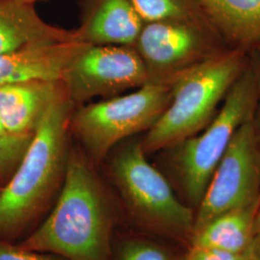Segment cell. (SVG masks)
Segmentation results:
<instances>
[{
  "instance_id": "6da1fadb",
  "label": "cell",
  "mask_w": 260,
  "mask_h": 260,
  "mask_svg": "<svg viewBox=\"0 0 260 260\" xmlns=\"http://www.w3.org/2000/svg\"><path fill=\"white\" fill-rule=\"evenodd\" d=\"M94 167L83 150L71 147L53 210L20 247L67 260H109L111 207Z\"/></svg>"
},
{
  "instance_id": "7a4b0ae2",
  "label": "cell",
  "mask_w": 260,
  "mask_h": 260,
  "mask_svg": "<svg viewBox=\"0 0 260 260\" xmlns=\"http://www.w3.org/2000/svg\"><path fill=\"white\" fill-rule=\"evenodd\" d=\"M75 107L64 88L39 124L15 174L2 188L0 239H19L58 197L72 147L70 121Z\"/></svg>"
},
{
  "instance_id": "3957f363",
  "label": "cell",
  "mask_w": 260,
  "mask_h": 260,
  "mask_svg": "<svg viewBox=\"0 0 260 260\" xmlns=\"http://www.w3.org/2000/svg\"><path fill=\"white\" fill-rule=\"evenodd\" d=\"M256 86L249 67L234 83L212 122L195 136L159 152V170L183 198L198 207L234 133L256 107Z\"/></svg>"
},
{
  "instance_id": "277c9868",
  "label": "cell",
  "mask_w": 260,
  "mask_h": 260,
  "mask_svg": "<svg viewBox=\"0 0 260 260\" xmlns=\"http://www.w3.org/2000/svg\"><path fill=\"white\" fill-rule=\"evenodd\" d=\"M248 67L247 53L230 50L177 77L171 84L169 107L142 138L145 153H155L205 129Z\"/></svg>"
},
{
  "instance_id": "5b68a950",
  "label": "cell",
  "mask_w": 260,
  "mask_h": 260,
  "mask_svg": "<svg viewBox=\"0 0 260 260\" xmlns=\"http://www.w3.org/2000/svg\"><path fill=\"white\" fill-rule=\"evenodd\" d=\"M109 163V174L132 217L154 233L190 239L195 214L176 195L167 177L147 159L142 138L123 141Z\"/></svg>"
},
{
  "instance_id": "8992f818",
  "label": "cell",
  "mask_w": 260,
  "mask_h": 260,
  "mask_svg": "<svg viewBox=\"0 0 260 260\" xmlns=\"http://www.w3.org/2000/svg\"><path fill=\"white\" fill-rule=\"evenodd\" d=\"M172 100V86L147 83L133 93L78 105L71 117V135L96 166L119 143L149 131Z\"/></svg>"
},
{
  "instance_id": "52a82bcc",
  "label": "cell",
  "mask_w": 260,
  "mask_h": 260,
  "mask_svg": "<svg viewBox=\"0 0 260 260\" xmlns=\"http://www.w3.org/2000/svg\"><path fill=\"white\" fill-rule=\"evenodd\" d=\"M148 83H173L182 74L232 50L211 28L183 21L145 22L134 43Z\"/></svg>"
},
{
  "instance_id": "ba28073f",
  "label": "cell",
  "mask_w": 260,
  "mask_h": 260,
  "mask_svg": "<svg viewBox=\"0 0 260 260\" xmlns=\"http://www.w3.org/2000/svg\"><path fill=\"white\" fill-rule=\"evenodd\" d=\"M260 200V141L253 118L236 130L195 214L193 233L215 217Z\"/></svg>"
},
{
  "instance_id": "9c48e42d",
  "label": "cell",
  "mask_w": 260,
  "mask_h": 260,
  "mask_svg": "<svg viewBox=\"0 0 260 260\" xmlns=\"http://www.w3.org/2000/svg\"><path fill=\"white\" fill-rule=\"evenodd\" d=\"M76 106L96 96L110 99L148 83L146 68L134 46H88L62 77Z\"/></svg>"
},
{
  "instance_id": "30bf717a",
  "label": "cell",
  "mask_w": 260,
  "mask_h": 260,
  "mask_svg": "<svg viewBox=\"0 0 260 260\" xmlns=\"http://www.w3.org/2000/svg\"><path fill=\"white\" fill-rule=\"evenodd\" d=\"M90 46L77 41L39 43L0 55V85L61 81L76 56Z\"/></svg>"
},
{
  "instance_id": "8fae6325",
  "label": "cell",
  "mask_w": 260,
  "mask_h": 260,
  "mask_svg": "<svg viewBox=\"0 0 260 260\" xmlns=\"http://www.w3.org/2000/svg\"><path fill=\"white\" fill-rule=\"evenodd\" d=\"M77 41L90 46H133L144 21L131 0H81Z\"/></svg>"
},
{
  "instance_id": "7c38bea8",
  "label": "cell",
  "mask_w": 260,
  "mask_h": 260,
  "mask_svg": "<svg viewBox=\"0 0 260 260\" xmlns=\"http://www.w3.org/2000/svg\"><path fill=\"white\" fill-rule=\"evenodd\" d=\"M63 90L62 81L0 85V121L6 133L34 134L49 106Z\"/></svg>"
},
{
  "instance_id": "4fadbf2b",
  "label": "cell",
  "mask_w": 260,
  "mask_h": 260,
  "mask_svg": "<svg viewBox=\"0 0 260 260\" xmlns=\"http://www.w3.org/2000/svg\"><path fill=\"white\" fill-rule=\"evenodd\" d=\"M217 34L232 50L260 47V0H197Z\"/></svg>"
},
{
  "instance_id": "5bb4252c",
  "label": "cell",
  "mask_w": 260,
  "mask_h": 260,
  "mask_svg": "<svg viewBox=\"0 0 260 260\" xmlns=\"http://www.w3.org/2000/svg\"><path fill=\"white\" fill-rule=\"evenodd\" d=\"M69 41H77L76 30L48 23L35 4L0 0V55L32 44Z\"/></svg>"
},
{
  "instance_id": "9a60e30c",
  "label": "cell",
  "mask_w": 260,
  "mask_h": 260,
  "mask_svg": "<svg viewBox=\"0 0 260 260\" xmlns=\"http://www.w3.org/2000/svg\"><path fill=\"white\" fill-rule=\"evenodd\" d=\"M260 200L215 217L192 233L193 247L243 253L252 241V229Z\"/></svg>"
},
{
  "instance_id": "2e32d148",
  "label": "cell",
  "mask_w": 260,
  "mask_h": 260,
  "mask_svg": "<svg viewBox=\"0 0 260 260\" xmlns=\"http://www.w3.org/2000/svg\"><path fill=\"white\" fill-rule=\"evenodd\" d=\"M131 2L144 23L173 20L214 30L197 0H131Z\"/></svg>"
},
{
  "instance_id": "e0dca14e",
  "label": "cell",
  "mask_w": 260,
  "mask_h": 260,
  "mask_svg": "<svg viewBox=\"0 0 260 260\" xmlns=\"http://www.w3.org/2000/svg\"><path fill=\"white\" fill-rule=\"evenodd\" d=\"M34 134L0 135V187L10 181L24 156Z\"/></svg>"
},
{
  "instance_id": "ac0fdd59",
  "label": "cell",
  "mask_w": 260,
  "mask_h": 260,
  "mask_svg": "<svg viewBox=\"0 0 260 260\" xmlns=\"http://www.w3.org/2000/svg\"><path fill=\"white\" fill-rule=\"evenodd\" d=\"M119 260H172L163 248L149 242L129 241L121 248Z\"/></svg>"
},
{
  "instance_id": "d6986e66",
  "label": "cell",
  "mask_w": 260,
  "mask_h": 260,
  "mask_svg": "<svg viewBox=\"0 0 260 260\" xmlns=\"http://www.w3.org/2000/svg\"><path fill=\"white\" fill-rule=\"evenodd\" d=\"M0 260H67L51 253L31 251L0 239Z\"/></svg>"
},
{
  "instance_id": "ffe728a7",
  "label": "cell",
  "mask_w": 260,
  "mask_h": 260,
  "mask_svg": "<svg viewBox=\"0 0 260 260\" xmlns=\"http://www.w3.org/2000/svg\"><path fill=\"white\" fill-rule=\"evenodd\" d=\"M243 253H233L217 249L192 246L183 260H241Z\"/></svg>"
},
{
  "instance_id": "44dd1931",
  "label": "cell",
  "mask_w": 260,
  "mask_h": 260,
  "mask_svg": "<svg viewBox=\"0 0 260 260\" xmlns=\"http://www.w3.org/2000/svg\"><path fill=\"white\" fill-rule=\"evenodd\" d=\"M249 58V69L253 75L255 86H256V107L253 116V121L257 130L260 141V47L248 53Z\"/></svg>"
},
{
  "instance_id": "7402d4cb",
  "label": "cell",
  "mask_w": 260,
  "mask_h": 260,
  "mask_svg": "<svg viewBox=\"0 0 260 260\" xmlns=\"http://www.w3.org/2000/svg\"><path fill=\"white\" fill-rule=\"evenodd\" d=\"M251 244L260 251V207L253 222Z\"/></svg>"
},
{
  "instance_id": "603a6c76",
  "label": "cell",
  "mask_w": 260,
  "mask_h": 260,
  "mask_svg": "<svg viewBox=\"0 0 260 260\" xmlns=\"http://www.w3.org/2000/svg\"><path fill=\"white\" fill-rule=\"evenodd\" d=\"M241 260H260V251L251 243L250 247L243 253Z\"/></svg>"
},
{
  "instance_id": "cb8c5ba5",
  "label": "cell",
  "mask_w": 260,
  "mask_h": 260,
  "mask_svg": "<svg viewBox=\"0 0 260 260\" xmlns=\"http://www.w3.org/2000/svg\"><path fill=\"white\" fill-rule=\"evenodd\" d=\"M24 3H29V4H36L39 1H45V0H19Z\"/></svg>"
},
{
  "instance_id": "d4e9b609",
  "label": "cell",
  "mask_w": 260,
  "mask_h": 260,
  "mask_svg": "<svg viewBox=\"0 0 260 260\" xmlns=\"http://www.w3.org/2000/svg\"><path fill=\"white\" fill-rule=\"evenodd\" d=\"M4 134H8V133H6V131L4 129V127L0 121V135H4Z\"/></svg>"
},
{
  "instance_id": "484cf974",
  "label": "cell",
  "mask_w": 260,
  "mask_h": 260,
  "mask_svg": "<svg viewBox=\"0 0 260 260\" xmlns=\"http://www.w3.org/2000/svg\"><path fill=\"white\" fill-rule=\"evenodd\" d=\"M1 190H2V188H1V187H0V192H1Z\"/></svg>"
}]
</instances>
